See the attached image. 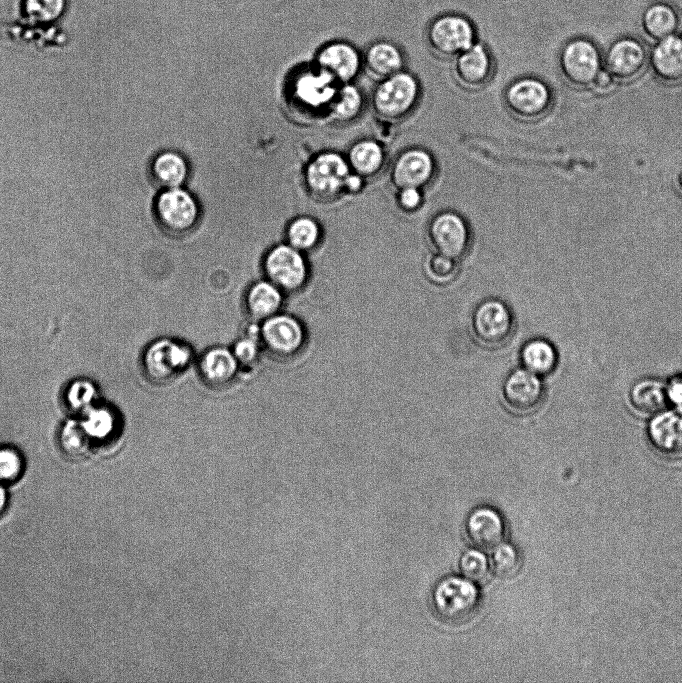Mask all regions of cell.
I'll use <instances>...</instances> for the list:
<instances>
[{"label":"cell","instance_id":"1","mask_svg":"<svg viewBox=\"0 0 682 683\" xmlns=\"http://www.w3.org/2000/svg\"><path fill=\"white\" fill-rule=\"evenodd\" d=\"M420 98L418 79L401 70L380 79L371 92L370 105L374 114L388 122L405 119L416 108Z\"/></svg>","mask_w":682,"mask_h":683},{"label":"cell","instance_id":"2","mask_svg":"<svg viewBox=\"0 0 682 683\" xmlns=\"http://www.w3.org/2000/svg\"><path fill=\"white\" fill-rule=\"evenodd\" d=\"M425 40L437 57L454 59L478 41V31L467 15L448 11L431 19L425 30Z\"/></svg>","mask_w":682,"mask_h":683},{"label":"cell","instance_id":"3","mask_svg":"<svg viewBox=\"0 0 682 683\" xmlns=\"http://www.w3.org/2000/svg\"><path fill=\"white\" fill-rule=\"evenodd\" d=\"M481 595L473 581L458 576L440 580L432 592L435 612L443 620L464 622L477 612Z\"/></svg>","mask_w":682,"mask_h":683},{"label":"cell","instance_id":"4","mask_svg":"<svg viewBox=\"0 0 682 683\" xmlns=\"http://www.w3.org/2000/svg\"><path fill=\"white\" fill-rule=\"evenodd\" d=\"M350 173L345 156L335 151H324L307 164L304 171L305 186L315 199L332 201L345 193Z\"/></svg>","mask_w":682,"mask_h":683},{"label":"cell","instance_id":"5","mask_svg":"<svg viewBox=\"0 0 682 683\" xmlns=\"http://www.w3.org/2000/svg\"><path fill=\"white\" fill-rule=\"evenodd\" d=\"M158 225L168 234L184 235L193 230L200 218L195 196L183 187L162 189L153 205Z\"/></svg>","mask_w":682,"mask_h":683},{"label":"cell","instance_id":"6","mask_svg":"<svg viewBox=\"0 0 682 683\" xmlns=\"http://www.w3.org/2000/svg\"><path fill=\"white\" fill-rule=\"evenodd\" d=\"M189 345L171 338L152 342L142 356L143 371L155 383H164L180 375L192 361Z\"/></svg>","mask_w":682,"mask_h":683},{"label":"cell","instance_id":"7","mask_svg":"<svg viewBox=\"0 0 682 683\" xmlns=\"http://www.w3.org/2000/svg\"><path fill=\"white\" fill-rule=\"evenodd\" d=\"M515 319L510 307L500 299L480 302L472 312L471 330L479 343L496 348L507 343L514 333Z\"/></svg>","mask_w":682,"mask_h":683},{"label":"cell","instance_id":"8","mask_svg":"<svg viewBox=\"0 0 682 683\" xmlns=\"http://www.w3.org/2000/svg\"><path fill=\"white\" fill-rule=\"evenodd\" d=\"M266 279L283 292L301 289L309 275V267L304 253L288 243L273 246L263 259Z\"/></svg>","mask_w":682,"mask_h":683},{"label":"cell","instance_id":"9","mask_svg":"<svg viewBox=\"0 0 682 683\" xmlns=\"http://www.w3.org/2000/svg\"><path fill=\"white\" fill-rule=\"evenodd\" d=\"M427 239L435 253L459 260L469 250L471 235L464 218L451 210L435 214L427 225Z\"/></svg>","mask_w":682,"mask_h":683},{"label":"cell","instance_id":"10","mask_svg":"<svg viewBox=\"0 0 682 683\" xmlns=\"http://www.w3.org/2000/svg\"><path fill=\"white\" fill-rule=\"evenodd\" d=\"M506 108L515 117L534 120L543 116L550 108L552 95L549 87L541 80L524 77L511 82L504 91Z\"/></svg>","mask_w":682,"mask_h":683},{"label":"cell","instance_id":"11","mask_svg":"<svg viewBox=\"0 0 682 683\" xmlns=\"http://www.w3.org/2000/svg\"><path fill=\"white\" fill-rule=\"evenodd\" d=\"M600 54L596 45L585 38L570 40L560 54V66L565 79L576 87L593 84L600 72Z\"/></svg>","mask_w":682,"mask_h":683},{"label":"cell","instance_id":"12","mask_svg":"<svg viewBox=\"0 0 682 683\" xmlns=\"http://www.w3.org/2000/svg\"><path fill=\"white\" fill-rule=\"evenodd\" d=\"M259 333L262 346L273 355L289 357L303 347L305 330L295 317L277 313L261 322Z\"/></svg>","mask_w":682,"mask_h":683},{"label":"cell","instance_id":"13","mask_svg":"<svg viewBox=\"0 0 682 683\" xmlns=\"http://www.w3.org/2000/svg\"><path fill=\"white\" fill-rule=\"evenodd\" d=\"M314 64L339 84L351 83L363 68L362 52L349 41L332 40L317 50Z\"/></svg>","mask_w":682,"mask_h":683},{"label":"cell","instance_id":"14","mask_svg":"<svg viewBox=\"0 0 682 683\" xmlns=\"http://www.w3.org/2000/svg\"><path fill=\"white\" fill-rule=\"evenodd\" d=\"M436 163L432 154L423 148H410L399 153L390 168V182L396 189H423L434 179Z\"/></svg>","mask_w":682,"mask_h":683},{"label":"cell","instance_id":"15","mask_svg":"<svg viewBox=\"0 0 682 683\" xmlns=\"http://www.w3.org/2000/svg\"><path fill=\"white\" fill-rule=\"evenodd\" d=\"M545 396L541 377L524 369L510 372L502 385V397L505 405L517 414H529L535 411Z\"/></svg>","mask_w":682,"mask_h":683},{"label":"cell","instance_id":"16","mask_svg":"<svg viewBox=\"0 0 682 683\" xmlns=\"http://www.w3.org/2000/svg\"><path fill=\"white\" fill-rule=\"evenodd\" d=\"M339 86L334 78L314 64L313 67H305L296 74L293 95L298 103L306 108L328 111Z\"/></svg>","mask_w":682,"mask_h":683},{"label":"cell","instance_id":"17","mask_svg":"<svg viewBox=\"0 0 682 683\" xmlns=\"http://www.w3.org/2000/svg\"><path fill=\"white\" fill-rule=\"evenodd\" d=\"M494 73V59L489 47L477 41L453 59V75L464 88L477 90L484 87Z\"/></svg>","mask_w":682,"mask_h":683},{"label":"cell","instance_id":"18","mask_svg":"<svg viewBox=\"0 0 682 683\" xmlns=\"http://www.w3.org/2000/svg\"><path fill=\"white\" fill-rule=\"evenodd\" d=\"M647 438L658 454L682 457V408L663 409L654 414L647 426Z\"/></svg>","mask_w":682,"mask_h":683},{"label":"cell","instance_id":"19","mask_svg":"<svg viewBox=\"0 0 682 683\" xmlns=\"http://www.w3.org/2000/svg\"><path fill=\"white\" fill-rule=\"evenodd\" d=\"M646 62L645 47L633 38L615 41L605 58L607 72L621 81H629L637 77L644 69Z\"/></svg>","mask_w":682,"mask_h":683},{"label":"cell","instance_id":"20","mask_svg":"<svg viewBox=\"0 0 682 683\" xmlns=\"http://www.w3.org/2000/svg\"><path fill=\"white\" fill-rule=\"evenodd\" d=\"M465 527L470 541L482 549L495 548L502 543L505 536L501 514L489 506L474 509L467 517Z\"/></svg>","mask_w":682,"mask_h":683},{"label":"cell","instance_id":"21","mask_svg":"<svg viewBox=\"0 0 682 683\" xmlns=\"http://www.w3.org/2000/svg\"><path fill=\"white\" fill-rule=\"evenodd\" d=\"M362 60L363 68L380 80L403 70L406 58L403 49L396 42L378 39L365 48Z\"/></svg>","mask_w":682,"mask_h":683},{"label":"cell","instance_id":"22","mask_svg":"<svg viewBox=\"0 0 682 683\" xmlns=\"http://www.w3.org/2000/svg\"><path fill=\"white\" fill-rule=\"evenodd\" d=\"M240 368L232 350L217 346L207 349L200 357L198 371L210 386H224L230 383Z\"/></svg>","mask_w":682,"mask_h":683},{"label":"cell","instance_id":"23","mask_svg":"<svg viewBox=\"0 0 682 683\" xmlns=\"http://www.w3.org/2000/svg\"><path fill=\"white\" fill-rule=\"evenodd\" d=\"M651 67L663 82H682V36L674 34L658 41L651 52Z\"/></svg>","mask_w":682,"mask_h":683},{"label":"cell","instance_id":"24","mask_svg":"<svg viewBox=\"0 0 682 683\" xmlns=\"http://www.w3.org/2000/svg\"><path fill=\"white\" fill-rule=\"evenodd\" d=\"M150 177L161 189L183 187L189 176L186 158L174 150L156 154L150 163Z\"/></svg>","mask_w":682,"mask_h":683},{"label":"cell","instance_id":"25","mask_svg":"<svg viewBox=\"0 0 682 683\" xmlns=\"http://www.w3.org/2000/svg\"><path fill=\"white\" fill-rule=\"evenodd\" d=\"M284 292L269 280L252 284L245 296V306L249 316L262 322L280 312Z\"/></svg>","mask_w":682,"mask_h":683},{"label":"cell","instance_id":"26","mask_svg":"<svg viewBox=\"0 0 682 683\" xmlns=\"http://www.w3.org/2000/svg\"><path fill=\"white\" fill-rule=\"evenodd\" d=\"M345 157L351 172L364 180L377 176L383 169L386 159L383 147L372 139L355 142Z\"/></svg>","mask_w":682,"mask_h":683},{"label":"cell","instance_id":"27","mask_svg":"<svg viewBox=\"0 0 682 683\" xmlns=\"http://www.w3.org/2000/svg\"><path fill=\"white\" fill-rule=\"evenodd\" d=\"M80 422L94 445L109 443L119 433V416L105 404L93 405L81 415Z\"/></svg>","mask_w":682,"mask_h":683},{"label":"cell","instance_id":"28","mask_svg":"<svg viewBox=\"0 0 682 683\" xmlns=\"http://www.w3.org/2000/svg\"><path fill=\"white\" fill-rule=\"evenodd\" d=\"M629 400L637 412L654 415L665 409L668 402L665 384L653 377L639 379L629 390Z\"/></svg>","mask_w":682,"mask_h":683},{"label":"cell","instance_id":"29","mask_svg":"<svg viewBox=\"0 0 682 683\" xmlns=\"http://www.w3.org/2000/svg\"><path fill=\"white\" fill-rule=\"evenodd\" d=\"M520 361L524 369L542 377L556 369L559 356L551 342L543 338H534L522 346Z\"/></svg>","mask_w":682,"mask_h":683},{"label":"cell","instance_id":"30","mask_svg":"<svg viewBox=\"0 0 682 683\" xmlns=\"http://www.w3.org/2000/svg\"><path fill=\"white\" fill-rule=\"evenodd\" d=\"M680 17L670 4L657 2L648 6L642 15V28L645 34L656 41L677 33Z\"/></svg>","mask_w":682,"mask_h":683},{"label":"cell","instance_id":"31","mask_svg":"<svg viewBox=\"0 0 682 683\" xmlns=\"http://www.w3.org/2000/svg\"><path fill=\"white\" fill-rule=\"evenodd\" d=\"M364 107V97L360 89L352 83L340 84L329 106V116L338 123L355 120Z\"/></svg>","mask_w":682,"mask_h":683},{"label":"cell","instance_id":"32","mask_svg":"<svg viewBox=\"0 0 682 683\" xmlns=\"http://www.w3.org/2000/svg\"><path fill=\"white\" fill-rule=\"evenodd\" d=\"M58 440L63 454L72 460L84 459L94 446L80 420H67L62 424Z\"/></svg>","mask_w":682,"mask_h":683},{"label":"cell","instance_id":"33","mask_svg":"<svg viewBox=\"0 0 682 683\" xmlns=\"http://www.w3.org/2000/svg\"><path fill=\"white\" fill-rule=\"evenodd\" d=\"M321 236V226L310 216L294 218L286 229V243L303 253L314 249Z\"/></svg>","mask_w":682,"mask_h":683},{"label":"cell","instance_id":"34","mask_svg":"<svg viewBox=\"0 0 682 683\" xmlns=\"http://www.w3.org/2000/svg\"><path fill=\"white\" fill-rule=\"evenodd\" d=\"M98 398L96 385L88 379H76L68 384L64 391L65 406L72 412L82 415Z\"/></svg>","mask_w":682,"mask_h":683},{"label":"cell","instance_id":"35","mask_svg":"<svg viewBox=\"0 0 682 683\" xmlns=\"http://www.w3.org/2000/svg\"><path fill=\"white\" fill-rule=\"evenodd\" d=\"M66 0H24L25 15L33 22L49 24L57 21L64 13Z\"/></svg>","mask_w":682,"mask_h":683},{"label":"cell","instance_id":"36","mask_svg":"<svg viewBox=\"0 0 682 683\" xmlns=\"http://www.w3.org/2000/svg\"><path fill=\"white\" fill-rule=\"evenodd\" d=\"M491 565L499 577L511 578L518 573L521 567V557L513 545L500 543L495 547Z\"/></svg>","mask_w":682,"mask_h":683},{"label":"cell","instance_id":"37","mask_svg":"<svg viewBox=\"0 0 682 683\" xmlns=\"http://www.w3.org/2000/svg\"><path fill=\"white\" fill-rule=\"evenodd\" d=\"M25 468V462L19 450L11 446L0 447V482L11 484L18 481Z\"/></svg>","mask_w":682,"mask_h":683},{"label":"cell","instance_id":"38","mask_svg":"<svg viewBox=\"0 0 682 683\" xmlns=\"http://www.w3.org/2000/svg\"><path fill=\"white\" fill-rule=\"evenodd\" d=\"M459 567L463 576L473 582H482L489 574L486 556L476 549L467 550L461 556Z\"/></svg>","mask_w":682,"mask_h":683},{"label":"cell","instance_id":"39","mask_svg":"<svg viewBox=\"0 0 682 683\" xmlns=\"http://www.w3.org/2000/svg\"><path fill=\"white\" fill-rule=\"evenodd\" d=\"M262 347L259 327L248 331L231 349L240 366H249L258 360Z\"/></svg>","mask_w":682,"mask_h":683},{"label":"cell","instance_id":"40","mask_svg":"<svg viewBox=\"0 0 682 683\" xmlns=\"http://www.w3.org/2000/svg\"><path fill=\"white\" fill-rule=\"evenodd\" d=\"M458 260L434 253L427 261V271L432 279L446 282L453 279L458 272Z\"/></svg>","mask_w":682,"mask_h":683},{"label":"cell","instance_id":"41","mask_svg":"<svg viewBox=\"0 0 682 683\" xmlns=\"http://www.w3.org/2000/svg\"><path fill=\"white\" fill-rule=\"evenodd\" d=\"M396 201L399 208L406 212L417 210L422 202V189L407 187L397 190Z\"/></svg>","mask_w":682,"mask_h":683},{"label":"cell","instance_id":"42","mask_svg":"<svg viewBox=\"0 0 682 683\" xmlns=\"http://www.w3.org/2000/svg\"><path fill=\"white\" fill-rule=\"evenodd\" d=\"M665 388L668 402L676 408H682V374L672 376Z\"/></svg>","mask_w":682,"mask_h":683},{"label":"cell","instance_id":"43","mask_svg":"<svg viewBox=\"0 0 682 683\" xmlns=\"http://www.w3.org/2000/svg\"><path fill=\"white\" fill-rule=\"evenodd\" d=\"M593 85L598 91H608L613 86V77L607 71H600L595 78Z\"/></svg>","mask_w":682,"mask_h":683},{"label":"cell","instance_id":"44","mask_svg":"<svg viewBox=\"0 0 682 683\" xmlns=\"http://www.w3.org/2000/svg\"><path fill=\"white\" fill-rule=\"evenodd\" d=\"M364 179L355 173H350L345 184V193H357L362 189Z\"/></svg>","mask_w":682,"mask_h":683},{"label":"cell","instance_id":"45","mask_svg":"<svg viewBox=\"0 0 682 683\" xmlns=\"http://www.w3.org/2000/svg\"><path fill=\"white\" fill-rule=\"evenodd\" d=\"M8 505V492L5 484L0 482V517L6 511Z\"/></svg>","mask_w":682,"mask_h":683},{"label":"cell","instance_id":"46","mask_svg":"<svg viewBox=\"0 0 682 683\" xmlns=\"http://www.w3.org/2000/svg\"><path fill=\"white\" fill-rule=\"evenodd\" d=\"M677 184H678V188H679L680 192L682 193V169L678 174Z\"/></svg>","mask_w":682,"mask_h":683}]
</instances>
